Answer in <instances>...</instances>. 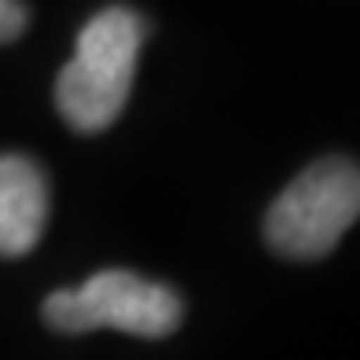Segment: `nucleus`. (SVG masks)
Masks as SVG:
<instances>
[{"label": "nucleus", "mask_w": 360, "mask_h": 360, "mask_svg": "<svg viewBox=\"0 0 360 360\" xmlns=\"http://www.w3.org/2000/svg\"><path fill=\"white\" fill-rule=\"evenodd\" d=\"M143 44V19L129 8H107L81 30L74 59L56 77V107L77 133L114 125L129 103Z\"/></svg>", "instance_id": "obj_1"}, {"label": "nucleus", "mask_w": 360, "mask_h": 360, "mask_svg": "<svg viewBox=\"0 0 360 360\" xmlns=\"http://www.w3.org/2000/svg\"><path fill=\"white\" fill-rule=\"evenodd\" d=\"M360 217V166L346 158H323L272 202L265 239L276 254L294 261L323 257Z\"/></svg>", "instance_id": "obj_2"}, {"label": "nucleus", "mask_w": 360, "mask_h": 360, "mask_svg": "<svg viewBox=\"0 0 360 360\" xmlns=\"http://www.w3.org/2000/svg\"><path fill=\"white\" fill-rule=\"evenodd\" d=\"M44 320L56 331L67 335H85V331H125L140 338H166L176 331L180 316V298L151 280L125 272V269H103L81 287H67L48 294L44 302Z\"/></svg>", "instance_id": "obj_3"}, {"label": "nucleus", "mask_w": 360, "mask_h": 360, "mask_svg": "<svg viewBox=\"0 0 360 360\" xmlns=\"http://www.w3.org/2000/svg\"><path fill=\"white\" fill-rule=\"evenodd\" d=\"M48 224V176L26 155L0 158V250L22 257L37 247Z\"/></svg>", "instance_id": "obj_4"}, {"label": "nucleus", "mask_w": 360, "mask_h": 360, "mask_svg": "<svg viewBox=\"0 0 360 360\" xmlns=\"http://www.w3.org/2000/svg\"><path fill=\"white\" fill-rule=\"evenodd\" d=\"M0 8H4V41H15L26 30V11H22V4L19 0H0Z\"/></svg>", "instance_id": "obj_5"}]
</instances>
